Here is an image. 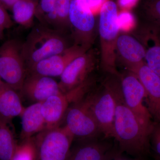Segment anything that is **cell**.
<instances>
[{
	"label": "cell",
	"mask_w": 160,
	"mask_h": 160,
	"mask_svg": "<svg viewBox=\"0 0 160 160\" xmlns=\"http://www.w3.org/2000/svg\"><path fill=\"white\" fill-rule=\"evenodd\" d=\"M113 129V139L118 145L120 152L138 158H144L150 153V132L125 104L122 89L116 98Z\"/></svg>",
	"instance_id": "obj_1"
},
{
	"label": "cell",
	"mask_w": 160,
	"mask_h": 160,
	"mask_svg": "<svg viewBox=\"0 0 160 160\" xmlns=\"http://www.w3.org/2000/svg\"><path fill=\"white\" fill-rule=\"evenodd\" d=\"M99 85H96L86 96L103 137L114 138L113 125L116 98L121 90L120 72L104 73Z\"/></svg>",
	"instance_id": "obj_2"
},
{
	"label": "cell",
	"mask_w": 160,
	"mask_h": 160,
	"mask_svg": "<svg viewBox=\"0 0 160 160\" xmlns=\"http://www.w3.org/2000/svg\"><path fill=\"white\" fill-rule=\"evenodd\" d=\"M66 32L39 23L35 26L24 43L22 55L26 70L41 61L61 53L74 45Z\"/></svg>",
	"instance_id": "obj_3"
},
{
	"label": "cell",
	"mask_w": 160,
	"mask_h": 160,
	"mask_svg": "<svg viewBox=\"0 0 160 160\" xmlns=\"http://www.w3.org/2000/svg\"><path fill=\"white\" fill-rule=\"evenodd\" d=\"M118 12L117 4L114 0H107L99 12L100 67L104 73H119L117 69L116 58V46L120 33L118 22Z\"/></svg>",
	"instance_id": "obj_4"
},
{
	"label": "cell",
	"mask_w": 160,
	"mask_h": 160,
	"mask_svg": "<svg viewBox=\"0 0 160 160\" xmlns=\"http://www.w3.org/2000/svg\"><path fill=\"white\" fill-rule=\"evenodd\" d=\"M22 44L9 40L0 46V78L17 91H21L27 75Z\"/></svg>",
	"instance_id": "obj_5"
},
{
	"label": "cell",
	"mask_w": 160,
	"mask_h": 160,
	"mask_svg": "<svg viewBox=\"0 0 160 160\" xmlns=\"http://www.w3.org/2000/svg\"><path fill=\"white\" fill-rule=\"evenodd\" d=\"M33 137L37 160H67L74 139L65 126L45 129Z\"/></svg>",
	"instance_id": "obj_6"
},
{
	"label": "cell",
	"mask_w": 160,
	"mask_h": 160,
	"mask_svg": "<svg viewBox=\"0 0 160 160\" xmlns=\"http://www.w3.org/2000/svg\"><path fill=\"white\" fill-rule=\"evenodd\" d=\"M86 96L72 103L64 119L65 125L64 126L74 139L80 141L103 137Z\"/></svg>",
	"instance_id": "obj_7"
},
{
	"label": "cell",
	"mask_w": 160,
	"mask_h": 160,
	"mask_svg": "<svg viewBox=\"0 0 160 160\" xmlns=\"http://www.w3.org/2000/svg\"><path fill=\"white\" fill-rule=\"evenodd\" d=\"M121 89L124 102L137 117L140 123L150 132L153 124L146 106V92L137 76L133 72L125 70L120 73Z\"/></svg>",
	"instance_id": "obj_8"
},
{
	"label": "cell",
	"mask_w": 160,
	"mask_h": 160,
	"mask_svg": "<svg viewBox=\"0 0 160 160\" xmlns=\"http://www.w3.org/2000/svg\"><path fill=\"white\" fill-rule=\"evenodd\" d=\"M71 38L74 44L91 48L95 38V14L83 6L78 0H72L69 13Z\"/></svg>",
	"instance_id": "obj_9"
},
{
	"label": "cell",
	"mask_w": 160,
	"mask_h": 160,
	"mask_svg": "<svg viewBox=\"0 0 160 160\" xmlns=\"http://www.w3.org/2000/svg\"><path fill=\"white\" fill-rule=\"evenodd\" d=\"M96 57L92 49L73 60L60 76L59 85L61 91L66 93L74 89L93 76Z\"/></svg>",
	"instance_id": "obj_10"
},
{
	"label": "cell",
	"mask_w": 160,
	"mask_h": 160,
	"mask_svg": "<svg viewBox=\"0 0 160 160\" xmlns=\"http://www.w3.org/2000/svg\"><path fill=\"white\" fill-rule=\"evenodd\" d=\"M90 49L74 44L62 52L35 64L27 69V73L41 75L51 78L60 77L73 60Z\"/></svg>",
	"instance_id": "obj_11"
},
{
	"label": "cell",
	"mask_w": 160,
	"mask_h": 160,
	"mask_svg": "<svg viewBox=\"0 0 160 160\" xmlns=\"http://www.w3.org/2000/svg\"><path fill=\"white\" fill-rule=\"evenodd\" d=\"M145 57L144 47L135 37L120 33L116 46V64L118 62L126 70L134 72L145 63Z\"/></svg>",
	"instance_id": "obj_12"
},
{
	"label": "cell",
	"mask_w": 160,
	"mask_h": 160,
	"mask_svg": "<svg viewBox=\"0 0 160 160\" xmlns=\"http://www.w3.org/2000/svg\"><path fill=\"white\" fill-rule=\"evenodd\" d=\"M133 73L137 76L146 90V107L152 121L160 122V76L145 63Z\"/></svg>",
	"instance_id": "obj_13"
},
{
	"label": "cell",
	"mask_w": 160,
	"mask_h": 160,
	"mask_svg": "<svg viewBox=\"0 0 160 160\" xmlns=\"http://www.w3.org/2000/svg\"><path fill=\"white\" fill-rule=\"evenodd\" d=\"M21 92L35 103L42 102L55 95L62 93L59 83L49 77L27 73Z\"/></svg>",
	"instance_id": "obj_14"
},
{
	"label": "cell",
	"mask_w": 160,
	"mask_h": 160,
	"mask_svg": "<svg viewBox=\"0 0 160 160\" xmlns=\"http://www.w3.org/2000/svg\"><path fill=\"white\" fill-rule=\"evenodd\" d=\"M135 37L145 49V64L160 76V28L144 23Z\"/></svg>",
	"instance_id": "obj_15"
},
{
	"label": "cell",
	"mask_w": 160,
	"mask_h": 160,
	"mask_svg": "<svg viewBox=\"0 0 160 160\" xmlns=\"http://www.w3.org/2000/svg\"><path fill=\"white\" fill-rule=\"evenodd\" d=\"M101 137L81 141L70 150L67 160H108L114 152L109 139Z\"/></svg>",
	"instance_id": "obj_16"
},
{
	"label": "cell",
	"mask_w": 160,
	"mask_h": 160,
	"mask_svg": "<svg viewBox=\"0 0 160 160\" xmlns=\"http://www.w3.org/2000/svg\"><path fill=\"white\" fill-rule=\"evenodd\" d=\"M72 102V96L69 92L52 96L42 102L41 112L46 122V129L59 127Z\"/></svg>",
	"instance_id": "obj_17"
},
{
	"label": "cell",
	"mask_w": 160,
	"mask_h": 160,
	"mask_svg": "<svg viewBox=\"0 0 160 160\" xmlns=\"http://www.w3.org/2000/svg\"><path fill=\"white\" fill-rule=\"evenodd\" d=\"M25 108L18 92L6 84L0 89V122L8 125L13 118L21 116Z\"/></svg>",
	"instance_id": "obj_18"
},
{
	"label": "cell",
	"mask_w": 160,
	"mask_h": 160,
	"mask_svg": "<svg viewBox=\"0 0 160 160\" xmlns=\"http://www.w3.org/2000/svg\"><path fill=\"white\" fill-rule=\"evenodd\" d=\"M42 102L35 103L25 108L22 117L21 139L29 138L46 129V124L41 112Z\"/></svg>",
	"instance_id": "obj_19"
},
{
	"label": "cell",
	"mask_w": 160,
	"mask_h": 160,
	"mask_svg": "<svg viewBox=\"0 0 160 160\" xmlns=\"http://www.w3.org/2000/svg\"><path fill=\"white\" fill-rule=\"evenodd\" d=\"M38 4L37 0L17 1L10 9L15 22L24 27H31L35 17Z\"/></svg>",
	"instance_id": "obj_20"
},
{
	"label": "cell",
	"mask_w": 160,
	"mask_h": 160,
	"mask_svg": "<svg viewBox=\"0 0 160 160\" xmlns=\"http://www.w3.org/2000/svg\"><path fill=\"white\" fill-rule=\"evenodd\" d=\"M35 17L41 24L58 29L56 0H40L37 7Z\"/></svg>",
	"instance_id": "obj_21"
},
{
	"label": "cell",
	"mask_w": 160,
	"mask_h": 160,
	"mask_svg": "<svg viewBox=\"0 0 160 160\" xmlns=\"http://www.w3.org/2000/svg\"><path fill=\"white\" fill-rule=\"evenodd\" d=\"M17 144L8 125L0 122V160H11Z\"/></svg>",
	"instance_id": "obj_22"
},
{
	"label": "cell",
	"mask_w": 160,
	"mask_h": 160,
	"mask_svg": "<svg viewBox=\"0 0 160 160\" xmlns=\"http://www.w3.org/2000/svg\"><path fill=\"white\" fill-rule=\"evenodd\" d=\"M140 12L144 23L160 28V0H144Z\"/></svg>",
	"instance_id": "obj_23"
},
{
	"label": "cell",
	"mask_w": 160,
	"mask_h": 160,
	"mask_svg": "<svg viewBox=\"0 0 160 160\" xmlns=\"http://www.w3.org/2000/svg\"><path fill=\"white\" fill-rule=\"evenodd\" d=\"M37 149L32 137L17 144L11 160H37Z\"/></svg>",
	"instance_id": "obj_24"
},
{
	"label": "cell",
	"mask_w": 160,
	"mask_h": 160,
	"mask_svg": "<svg viewBox=\"0 0 160 160\" xmlns=\"http://www.w3.org/2000/svg\"><path fill=\"white\" fill-rule=\"evenodd\" d=\"M72 0H56L58 29L66 32L69 28V13Z\"/></svg>",
	"instance_id": "obj_25"
},
{
	"label": "cell",
	"mask_w": 160,
	"mask_h": 160,
	"mask_svg": "<svg viewBox=\"0 0 160 160\" xmlns=\"http://www.w3.org/2000/svg\"><path fill=\"white\" fill-rule=\"evenodd\" d=\"M151 148L157 155V160H160V122H153L149 134Z\"/></svg>",
	"instance_id": "obj_26"
},
{
	"label": "cell",
	"mask_w": 160,
	"mask_h": 160,
	"mask_svg": "<svg viewBox=\"0 0 160 160\" xmlns=\"http://www.w3.org/2000/svg\"><path fill=\"white\" fill-rule=\"evenodd\" d=\"M118 22L120 30L125 31L131 29L135 24L133 14L128 10H123L118 12Z\"/></svg>",
	"instance_id": "obj_27"
},
{
	"label": "cell",
	"mask_w": 160,
	"mask_h": 160,
	"mask_svg": "<svg viewBox=\"0 0 160 160\" xmlns=\"http://www.w3.org/2000/svg\"><path fill=\"white\" fill-rule=\"evenodd\" d=\"M107 0H78L80 3L86 9L94 14L99 12L102 6Z\"/></svg>",
	"instance_id": "obj_28"
},
{
	"label": "cell",
	"mask_w": 160,
	"mask_h": 160,
	"mask_svg": "<svg viewBox=\"0 0 160 160\" xmlns=\"http://www.w3.org/2000/svg\"><path fill=\"white\" fill-rule=\"evenodd\" d=\"M6 10L0 5V26L4 29H9L13 25V22Z\"/></svg>",
	"instance_id": "obj_29"
},
{
	"label": "cell",
	"mask_w": 160,
	"mask_h": 160,
	"mask_svg": "<svg viewBox=\"0 0 160 160\" xmlns=\"http://www.w3.org/2000/svg\"><path fill=\"white\" fill-rule=\"evenodd\" d=\"M138 2L139 0H117V4L123 10H128L134 7Z\"/></svg>",
	"instance_id": "obj_30"
},
{
	"label": "cell",
	"mask_w": 160,
	"mask_h": 160,
	"mask_svg": "<svg viewBox=\"0 0 160 160\" xmlns=\"http://www.w3.org/2000/svg\"><path fill=\"white\" fill-rule=\"evenodd\" d=\"M108 160H146L144 158H128L122 156L120 154H116L114 152Z\"/></svg>",
	"instance_id": "obj_31"
},
{
	"label": "cell",
	"mask_w": 160,
	"mask_h": 160,
	"mask_svg": "<svg viewBox=\"0 0 160 160\" xmlns=\"http://www.w3.org/2000/svg\"><path fill=\"white\" fill-rule=\"evenodd\" d=\"M18 0H0V5L6 9H11L15 3Z\"/></svg>",
	"instance_id": "obj_32"
},
{
	"label": "cell",
	"mask_w": 160,
	"mask_h": 160,
	"mask_svg": "<svg viewBox=\"0 0 160 160\" xmlns=\"http://www.w3.org/2000/svg\"><path fill=\"white\" fill-rule=\"evenodd\" d=\"M4 28L0 26V40L4 38Z\"/></svg>",
	"instance_id": "obj_33"
},
{
	"label": "cell",
	"mask_w": 160,
	"mask_h": 160,
	"mask_svg": "<svg viewBox=\"0 0 160 160\" xmlns=\"http://www.w3.org/2000/svg\"><path fill=\"white\" fill-rule=\"evenodd\" d=\"M6 84V83L4 82L2 80V79H1V78H0V89L2 88Z\"/></svg>",
	"instance_id": "obj_34"
}]
</instances>
